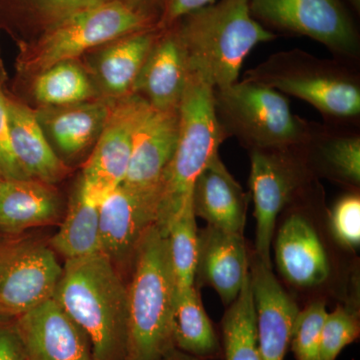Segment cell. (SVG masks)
<instances>
[{"instance_id":"obj_27","label":"cell","mask_w":360,"mask_h":360,"mask_svg":"<svg viewBox=\"0 0 360 360\" xmlns=\"http://www.w3.org/2000/svg\"><path fill=\"white\" fill-rule=\"evenodd\" d=\"M33 96L42 106H63L96 97V89L75 60L63 61L35 75Z\"/></svg>"},{"instance_id":"obj_30","label":"cell","mask_w":360,"mask_h":360,"mask_svg":"<svg viewBox=\"0 0 360 360\" xmlns=\"http://www.w3.org/2000/svg\"><path fill=\"white\" fill-rule=\"evenodd\" d=\"M328 314L322 302H312L298 311L290 343L295 360H321L322 328Z\"/></svg>"},{"instance_id":"obj_2","label":"cell","mask_w":360,"mask_h":360,"mask_svg":"<svg viewBox=\"0 0 360 360\" xmlns=\"http://www.w3.org/2000/svg\"><path fill=\"white\" fill-rule=\"evenodd\" d=\"M172 26L186 52L189 73L202 78L213 89L238 82L250 51L276 39L251 15L250 0H219Z\"/></svg>"},{"instance_id":"obj_7","label":"cell","mask_w":360,"mask_h":360,"mask_svg":"<svg viewBox=\"0 0 360 360\" xmlns=\"http://www.w3.org/2000/svg\"><path fill=\"white\" fill-rule=\"evenodd\" d=\"M284 96L297 97L323 115L354 118L360 113L359 78L340 65L321 60L300 51L274 54L248 72Z\"/></svg>"},{"instance_id":"obj_34","label":"cell","mask_w":360,"mask_h":360,"mask_svg":"<svg viewBox=\"0 0 360 360\" xmlns=\"http://www.w3.org/2000/svg\"><path fill=\"white\" fill-rule=\"evenodd\" d=\"M214 2L217 0H162V11L158 20V30H167L187 14Z\"/></svg>"},{"instance_id":"obj_35","label":"cell","mask_w":360,"mask_h":360,"mask_svg":"<svg viewBox=\"0 0 360 360\" xmlns=\"http://www.w3.org/2000/svg\"><path fill=\"white\" fill-rule=\"evenodd\" d=\"M0 360H27L15 322L0 321Z\"/></svg>"},{"instance_id":"obj_20","label":"cell","mask_w":360,"mask_h":360,"mask_svg":"<svg viewBox=\"0 0 360 360\" xmlns=\"http://www.w3.org/2000/svg\"><path fill=\"white\" fill-rule=\"evenodd\" d=\"M112 103L94 98L70 105L42 106L35 115L61 153L75 156L96 143Z\"/></svg>"},{"instance_id":"obj_4","label":"cell","mask_w":360,"mask_h":360,"mask_svg":"<svg viewBox=\"0 0 360 360\" xmlns=\"http://www.w3.org/2000/svg\"><path fill=\"white\" fill-rule=\"evenodd\" d=\"M176 148L161 182L155 225L167 234L180 212L193 203L194 184L226 139L217 120L213 89L198 75L189 73L179 105Z\"/></svg>"},{"instance_id":"obj_9","label":"cell","mask_w":360,"mask_h":360,"mask_svg":"<svg viewBox=\"0 0 360 360\" xmlns=\"http://www.w3.org/2000/svg\"><path fill=\"white\" fill-rule=\"evenodd\" d=\"M63 274L51 248L37 241L0 245V317H18L53 296Z\"/></svg>"},{"instance_id":"obj_8","label":"cell","mask_w":360,"mask_h":360,"mask_svg":"<svg viewBox=\"0 0 360 360\" xmlns=\"http://www.w3.org/2000/svg\"><path fill=\"white\" fill-rule=\"evenodd\" d=\"M250 8L265 28L309 37L345 58L359 56V30L342 0H250Z\"/></svg>"},{"instance_id":"obj_12","label":"cell","mask_w":360,"mask_h":360,"mask_svg":"<svg viewBox=\"0 0 360 360\" xmlns=\"http://www.w3.org/2000/svg\"><path fill=\"white\" fill-rule=\"evenodd\" d=\"M179 108L160 110L150 106L135 132L129 169L122 184L158 207L161 182L179 141Z\"/></svg>"},{"instance_id":"obj_38","label":"cell","mask_w":360,"mask_h":360,"mask_svg":"<svg viewBox=\"0 0 360 360\" xmlns=\"http://www.w3.org/2000/svg\"><path fill=\"white\" fill-rule=\"evenodd\" d=\"M348 4L352 6V8L354 9L355 11L359 13L360 11V0H347Z\"/></svg>"},{"instance_id":"obj_10","label":"cell","mask_w":360,"mask_h":360,"mask_svg":"<svg viewBox=\"0 0 360 360\" xmlns=\"http://www.w3.org/2000/svg\"><path fill=\"white\" fill-rule=\"evenodd\" d=\"M290 149L251 150L250 184L257 219V259L269 269H272L270 250L277 217L304 177V168L290 155Z\"/></svg>"},{"instance_id":"obj_3","label":"cell","mask_w":360,"mask_h":360,"mask_svg":"<svg viewBox=\"0 0 360 360\" xmlns=\"http://www.w3.org/2000/svg\"><path fill=\"white\" fill-rule=\"evenodd\" d=\"M127 288L129 321L125 360H165L175 349L172 338L176 283L167 236L153 225L134 258Z\"/></svg>"},{"instance_id":"obj_11","label":"cell","mask_w":360,"mask_h":360,"mask_svg":"<svg viewBox=\"0 0 360 360\" xmlns=\"http://www.w3.org/2000/svg\"><path fill=\"white\" fill-rule=\"evenodd\" d=\"M149 110L148 101L135 94L113 101L80 179L99 200L124 180L135 132Z\"/></svg>"},{"instance_id":"obj_19","label":"cell","mask_w":360,"mask_h":360,"mask_svg":"<svg viewBox=\"0 0 360 360\" xmlns=\"http://www.w3.org/2000/svg\"><path fill=\"white\" fill-rule=\"evenodd\" d=\"M276 260L281 276L302 288L326 283L330 274L328 255L309 220L292 214L277 234Z\"/></svg>"},{"instance_id":"obj_37","label":"cell","mask_w":360,"mask_h":360,"mask_svg":"<svg viewBox=\"0 0 360 360\" xmlns=\"http://www.w3.org/2000/svg\"><path fill=\"white\" fill-rule=\"evenodd\" d=\"M165 360H202L198 359V357L191 356V355L184 354V352H179V350L174 349Z\"/></svg>"},{"instance_id":"obj_14","label":"cell","mask_w":360,"mask_h":360,"mask_svg":"<svg viewBox=\"0 0 360 360\" xmlns=\"http://www.w3.org/2000/svg\"><path fill=\"white\" fill-rule=\"evenodd\" d=\"M158 210L122 184L106 194L99 205L101 252L115 266L134 260L142 238L155 224Z\"/></svg>"},{"instance_id":"obj_5","label":"cell","mask_w":360,"mask_h":360,"mask_svg":"<svg viewBox=\"0 0 360 360\" xmlns=\"http://www.w3.org/2000/svg\"><path fill=\"white\" fill-rule=\"evenodd\" d=\"M158 27L155 16L142 2L110 0L56 20L20 59L21 70L39 75L63 61L75 60L94 47Z\"/></svg>"},{"instance_id":"obj_36","label":"cell","mask_w":360,"mask_h":360,"mask_svg":"<svg viewBox=\"0 0 360 360\" xmlns=\"http://www.w3.org/2000/svg\"><path fill=\"white\" fill-rule=\"evenodd\" d=\"M42 11L53 16L56 20L80 9L110 1V0H35Z\"/></svg>"},{"instance_id":"obj_16","label":"cell","mask_w":360,"mask_h":360,"mask_svg":"<svg viewBox=\"0 0 360 360\" xmlns=\"http://www.w3.org/2000/svg\"><path fill=\"white\" fill-rule=\"evenodd\" d=\"M186 52L174 26L160 30L141 71L134 94L155 110L179 108L188 82Z\"/></svg>"},{"instance_id":"obj_33","label":"cell","mask_w":360,"mask_h":360,"mask_svg":"<svg viewBox=\"0 0 360 360\" xmlns=\"http://www.w3.org/2000/svg\"><path fill=\"white\" fill-rule=\"evenodd\" d=\"M7 101L8 98L0 90V175L6 179H28L11 146Z\"/></svg>"},{"instance_id":"obj_21","label":"cell","mask_w":360,"mask_h":360,"mask_svg":"<svg viewBox=\"0 0 360 360\" xmlns=\"http://www.w3.org/2000/svg\"><path fill=\"white\" fill-rule=\"evenodd\" d=\"M7 108L14 155L27 179L47 184L63 179L65 165L51 148L35 111L11 99Z\"/></svg>"},{"instance_id":"obj_22","label":"cell","mask_w":360,"mask_h":360,"mask_svg":"<svg viewBox=\"0 0 360 360\" xmlns=\"http://www.w3.org/2000/svg\"><path fill=\"white\" fill-rule=\"evenodd\" d=\"M160 33L158 28L131 33L110 42L101 51L96 73L108 98L115 101L134 94L137 78Z\"/></svg>"},{"instance_id":"obj_26","label":"cell","mask_w":360,"mask_h":360,"mask_svg":"<svg viewBox=\"0 0 360 360\" xmlns=\"http://www.w3.org/2000/svg\"><path fill=\"white\" fill-rule=\"evenodd\" d=\"M221 335V354L224 360H262L258 347L250 272L238 298L224 314Z\"/></svg>"},{"instance_id":"obj_6","label":"cell","mask_w":360,"mask_h":360,"mask_svg":"<svg viewBox=\"0 0 360 360\" xmlns=\"http://www.w3.org/2000/svg\"><path fill=\"white\" fill-rule=\"evenodd\" d=\"M215 113L226 136L238 137L253 149L300 148L311 127L293 115L281 92L245 78L231 86L213 89Z\"/></svg>"},{"instance_id":"obj_32","label":"cell","mask_w":360,"mask_h":360,"mask_svg":"<svg viewBox=\"0 0 360 360\" xmlns=\"http://www.w3.org/2000/svg\"><path fill=\"white\" fill-rule=\"evenodd\" d=\"M330 227L333 236L347 248H359L360 243V198L348 194L340 198L330 213Z\"/></svg>"},{"instance_id":"obj_39","label":"cell","mask_w":360,"mask_h":360,"mask_svg":"<svg viewBox=\"0 0 360 360\" xmlns=\"http://www.w3.org/2000/svg\"><path fill=\"white\" fill-rule=\"evenodd\" d=\"M4 177L1 176V175H0V186H1V184H2V181H4Z\"/></svg>"},{"instance_id":"obj_24","label":"cell","mask_w":360,"mask_h":360,"mask_svg":"<svg viewBox=\"0 0 360 360\" xmlns=\"http://www.w3.org/2000/svg\"><path fill=\"white\" fill-rule=\"evenodd\" d=\"M175 349L202 360L221 354V345L195 286L176 288L172 314Z\"/></svg>"},{"instance_id":"obj_17","label":"cell","mask_w":360,"mask_h":360,"mask_svg":"<svg viewBox=\"0 0 360 360\" xmlns=\"http://www.w3.org/2000/svg\"><path fill=\"white\" fill-rule=\"evenodd\" d=\"M198 274L219 293L224 304L229 307L250 276V260L243 234L210 225L198 232Z\"/></svg>"},{"instance_id":"obj_15","label":"cell","mask_w":360,"mask_h":360,"mask_svg":"<svg viewBox=\"0 0 360 360\" xmlns=\"http://www.w3.org/2000/svg\"><path fill=\"white\" fill-rule=\"evenodd\" d=\"M262 360H284L300 309L277 281L272 269L257 259L250 269Z\"/></svg>"},{"instance_id":"obj_28","label":"cell","mask_w":360,"mask_h":360,"mask_svg":"<svg viewBox=\"0 0 360 360\" xmlns=\"http://www.w3.org/2000/svg\"><path fill=\"white\" fill-rule=\"evenodd\" d=\"M165 236L176 288H193L198 258V231L193 203L172 222Z\"/></svg>"},{"instance_id":"obj_29","label":"cell","mask_w":360,"mask_h":360,"mask_svg":"<svg viewBox=\"0 0 360 360\" xmlns=\"http://www.w3.org/2000/svg\"><path fill=\"white\" fill-rule=\"evenodd\" d=\"M319 158L340 179L359 186L360 182V139L359 135H324L317 132Z\"/></svg>"},{"instance_id":"obj_31","label":"cell","mask_w":360,"mask_h":360,"mask_svg":"<svg viewBox=\"0 0 360 360\" xmlns=\"http://www.w3.org/2000/svg\"><path fill=\"white\" fill-rule=\"evenodd\" d=\"M359 321L356 315L338 307L326 315L321 333V360H336L342 350L359 340Z\"/></svg>"},{"instance_id":"obj_13","label":"cell","mask_w":360,"mask_h":360,"mask_svg":"<svg viewBox=\"0 0 360 360\" xmlns=\"http://www.w3.org/2000/svg\"><path fill=\"white\" fill-rule=\"evenodd\" d=\"M14 322L27 360H94L89 338L53 297Z\"/></svg>"},{"instance_id":"obj_1","label":"cell","mask_w":360,"mask_h":360,"mask_svg":"<svg viewBox=\"0 0 360 360\" xmlns=\"http://www.w3.org/2000/svg\"><path fill=\"white\" fill-rule=\"evenodd\" d=\"M52 297L89 338L94 360H125L129 292L110 258L66 260Z\"/></svg>"},{"instance_id":"obj_23","label":"cell","mask_w":360,"mask_h":360,"mask_svg":"<svg viewBox=\"0 0 360 360\" xmlns=\"http://www.w3.org/2000/svg\"><path fill=\"white\" fill-rule=\"evenodd\" d=\"M58 195L35 179H4L0 186V229L18 232L53 221L58 217Z\"/></svg>"},{"instance_id":"obj_25","label":"cell","mask_w":360,"mask_h":360,"mask_svg":"<svg viewBox=\"0 0 360 360\" xmlns=\"http://www.w3.org/2000/svg\"><path fill=\"white\" fill-rule=\"evenodd\" d=\"M99 205L101 200L79 182L65 221L51 240L66 260L101 252Z\"/></svg>"},{"instance_id":"obj_18","label":"cell","mask_w":360,"mask_h":360,"mask_svg":"<svg viewBox=\"0 0 360 360\" xmlns=\"http://www.w3.org/2000/svg\"><path fill=\"white\" fill-rule=\"evenodd\" d=\"M248 205V194L225 167L219 153L215 155L194 184V214L210 226L243 236Z\"/></svg>"}]
</instances>
